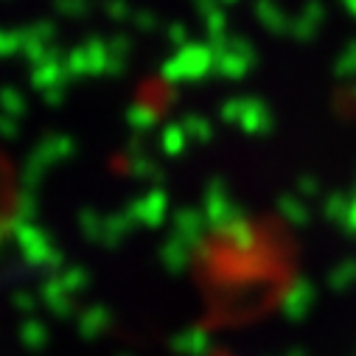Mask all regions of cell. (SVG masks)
Returning a JSON list of instances; mask_svg holds the SVG:
<instances>
[{"instance_id": "cell-1", "label": "cell", "mask_w": 356, "mask_h": 356, "mask_svg": "<svg viewBox=\"0 0 356 356\" xmlns=\"http://www.w3.org/2000/svg\"><path fill=\"white\" fill-rule=\"evenodd\" d=\"M20 205V186H17V171L12 160L0 152V238L12 227L15 213Z\"/></svg>"}]
</instances>
